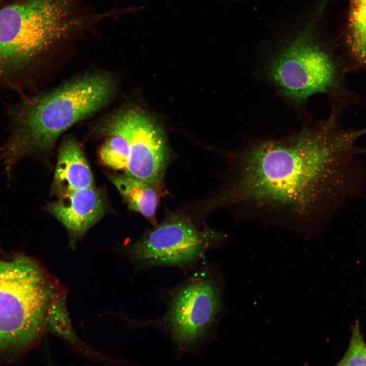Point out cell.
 <instances>
[{
  "label": "cell",
  "instance_id": "2",
  "mask_svg": "<svg viewBox=\"0 0 366 366\" xmlns=\"http://www.w3.org/2000/svg\"><path fill=\"white\" fill-rule=\"evenodd\" d=\"M115 88L110 74L93 73L9 106V134L0 156L7 174L24 158L50 150L63 132L106 106Z\"/></svg>",
  "mask_w": 366,
  "mask_h": 366
},
{
  "label": "cell",
  "instance_id": "10",
  "mask_svg": "<svg viewBox=\"0 0 366 366\" xmlns=\"http://www.w3.org/2000/svg\"><path fill=\"white\" fill-rule=\"evenodd\" d=\"M94 186L93 174L84 154L74 138L66 139L59 150L53 188L57 196Z\"/></svg>",
  "mask_w": 366,
  "mask_h": 366
},
{
  "label": "cell",
  "instance_id": "6",
  "mask_svg": "<svg viewBox=\"0 0 366 366\" xmlns=\"http://www.w3.org/2000/svg\"><path fill=\"white\" fill-rule=\"evenodd\" d=\"M228 236L197 222L182 211H168L164 220L126 248L129 258L141 268L191 266Z\"/></svg>",
  "mask_w": 366,
  "mask_h": 366
},
{
  "label": "cell",
  "instance_id": "12",
  "mask_svg": "<svg viewBox=\"0 0 366 366\" xmlns=\"http://www.w3.org/2000/svg\"><path fill=\"white\" fill-rule=\"evenodd\" d=\"M46 325L53 334L86 358L95 362L118 363V359L93 349L78 336L73 327L67 309L66 292L58 296L52 302Z\"/></svg>",
  "mask_w": 366,
  "mask_h": 366
},
{
  "label": "cell",
  "instance_id": "3",
  "mask_svg": "<svg viewBox=\"0 0 366 366\" xmlns=\"http://www.w3.org/2000/svg\"><path fill=\"white\" fill-rule=\"evenodd\" d=\"M317 7L301 24L263 54L258 74L287 105L299 112L312 96L325 95L339 109L350 98L342 71L319 41Z\"/></svg>",
  "mask_w": 366,
  "mask_h": 366
},
{
  "label": "cell",
  "instance_id": "5",
  "mask_svg": "<svg viewBox=\"0 0 366 366\" xmlns=\"http://www.w3.org/2000/svg\"><path fill=\"white\" fill-rule=\"evenodd\" d=\"M66 292L37 261L0 260V355L28 350L40 339L50 307Z\"/></svg>",
  "mask_w": 366,
  "mask_h": 366
},
{
  "label": "cell",
  "instance_id": "1",
  "mask_svg": "<svg viewBox=\"0 0 366 366\" xmlns=\"http://www.w3.org/2000/svg\"><path fill=\"white\" fill-rule=\"evenodd\" d=\"M366 126L347 128L338 111L280 137H248L230 155L218 188L202 199L207 214L236 217L317 236L347 200L361 193L356 156Z\"/></svg>",
  "mask_w": 366,
  "mask_h": 366
},
{
  "label": "cell",
  "instance_id": "9",
  "mask_svg": "<svg viewBox=\"0 0 366 366\" xmlns=\"http://www.w3.org/2000/svg\"><path fill=\"white\" fill-rule=\"evenodd\" d=\"M45 209L74 237L83 235L100 220L106 210L105 195L95 186L66 193Z\"/></svg>",
  "mask_w": 366,
  "mask_h": 366
},
{
  "label": "cell",
  "instance_id": "15",
  "mask_svg": "<svg viewBox=\"0 0 366 366\" xmlns=\"http://www.w3.org/2000/svg\"><path fill=\"white\" fill-rule=\"evenodd\" d=\"M350 344L344 356L338 365H366V344L360 331L359 324L355 321L352 329Z\"/></svg>",
  "mask_w": 366,
  "mask_h": 366
},
{
  "label": "cell",
  "instance_id": "7",
  "mask_svg": "<svg viewBox=\"0 0 366 366\" xmlns=\"http://www.w3.org/2000/svg\"><path fill=\"white\" fill-rule=\"evenodd\" d=\"M222 307L219 281L202 270L191 276L172 292L162 325L180 349L191 350L211 333Z\"/></svg>",
  "mask_w": 366,
  "mask_h": 366
},
{
  "label": "cell",
  "instance_id": "11",
  "mask_svg": "<svg viewBox=\"0 0 366 366\" xmlns=\"http://www.w3.org/2000/svg\"><path fill=\"white\" fill-rule=\"evenodd\" d=\"M109 178L130 210L141 214L154 226L158 224L156 210L162 193L158 188L126 173L110 175Z\"/></svg>",
  "mask_w": 366,
  "mask_h": 366
},
{
  "label": "cell",
  "instance_id": "4",
  "mask_svg": "<svg viewBox=\"0 0 366 366\" xmlns=\"http://www.w3.org/2000/svg\"><path fill=\"white\" fill-rule=\"evenodd\" d=\"M76 0H26L0 10V84L20 92L25 71L58 41L86 25Z\"/></svg>",
  "mask_w": 366,
  "mask_h": 366
},
{
  "label": "cell",
  "instance_id": "8",
  "mask_svg": "<svg viewBox=\"0 0 366 366\" xmlns=\"http://www.w3.org/2000/svg\"><path fill=\"white\" fill-rule=\"evenodd\" d=\"M101 126L118 130L127 138L129 156L125 173L163 192L169 152L159 126L142 110L130 107L114 112Z\"/></svg>",
  "mask_w": 366,
  "mask_h": 366
},
{
  "label": "cell",
  "instance_id": "14",
  "mask_svg": "<svg viewBox=\"0 0 366 366\" xmlns=\"http://www.w3.org/2000/svg\"><path fill=\"white\" fill-rule=\"evenodd\" d=\"M101 131L108 136L99 151L102 162L112 169L125 170L129 156V143L127 138L121 131L117 129L102 127Z\"/></svg>",
  "mask_w": 366,
  "mask_h": 366
},
{
  "label": "cell",
  "instance_id": "13",
  "mask_svg": "<svg viewBox=\"0 0 366 366\" xmlns=\"http://www.w3.org/2000/svg\"><path fill=\"white\" fill-rule=\"evenodd\" d=\"M347 43L357 66L366 68V0H349Z\"/></svg>",
  "mask_w": 366,
  "mask_h": 366
}]
</instances>
